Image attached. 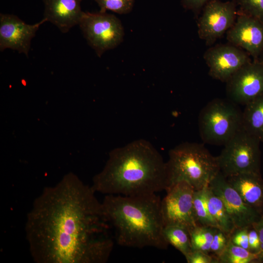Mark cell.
Returning a JSON list of instances; mask_svg holds the SVG:
<instances>
[{
	"instance_id": "6da1fadb",
	"label": "cell",
	"mask_w": 263,
	"mask_h": 263,
	"mask_svg": "<svg viewBox=\"0 0 263 263\" xmlns=\"http://www.w3.org/2000/svg\"><path fill=\"white\" fill-rule=\"evenodd\" d=\"M91 186L69 173L45 187L27 215L26 239L36 263H105L114 238Z\"/></svg>"
},
{
	"instance_id": "7a4b0ae2",
	"label": "cell",
	"mask_w": 263,
	"mask_h": 263,
	"mask_svg": "<svg viewBox=\"0 0 263 263\" xmlns=\"http://www.w3.org/2000/svg\"><path fill=\"white\" fill-rule=\"evenodd\" d=\"M166 186V162L150 142L138 139L110 152L91 187L105 195L131 196L156 193Z\"/></svg>"
},
{
	"instance_id": "3957f363",
	"label": "cell",
	"mask_w": 263,
	"mask_h": 263,
	"mask_svg": "<svg viewBox=\"0 0 263 263\" xmlns=\"http://www.w3.org/2000/svg\"><path fill=\"white\" fill-rule=\"evenodd\" d=\"M161 199L156 193L123 196L106 195L101 202L106 220L121 246L166 249Z\"/></svg>"
},
{
	"instance_id": "277c9868",
	"label": "cell",
	"mask_w": 263,
	"mask_h": 263,
	"mask_svg": "<svg viewBox=\"0 0 263 263\" xmlns=\"http://www.w3.org/2000/svg\"><path fill=\"white\" fill-rule=\"evenodd\" d=\"M166 169L165 190L182 181L195 190L206 188L220 171L216 157L203 144L189 142L181 143L170 150Z\"/></svg>"
},
{
	"instance_id": "5b68a950",
	"label": "cell",
	"mask_w": 263,
	"mask_h": 263,
	"mask_svg": "<svg viewBox=\"0 0 263 263\" xmlns=\"http://www.w3.org/2000/svg\"><path fill=\"white\" fill-rule=\"evenodd\" d=\"M242 113L237 104L229 99L210 101L199 115L202 140L207 144L224 146L242 129Z\"/></svg>"
},
{
	"instance_id": "8992f818",
	"label": "cell",
	"mask_w": 263,
	"mask_h": 263,
	"mask_svg": "<svg viewBox=\"0 0 263 263\" xmlns=\"http://www.w3.org/2000/svg\"><path fill=\"white\" fill-rule=\"evenodd\" d=\"M261 142L242 127L216 157L220 172L225 177L244 173L259 174Z\"/></svg>"
},
{
	"instance_id": "52a82bcc",
	"label": "cell",
	"mask_w": 263,
	"mask_h": 263,
	"mask_svg": "<svg viewBox=\"0 0 263 263\" xmlns=\"http://www.w3.org/2000/svg\"><path fill=\"white\" fill-rule=\"evenodd\" d=\"M78 25L88 43L100 56L123 40L124 30L119 19L106 12H83Z\"/></svg>"
},
{
	"instance_id": "ba28073f",
	"label": "cell",
	"mask_w": 263,
	"mask_h": 263,
	"mask_svg": "<svg viewBox=\"0 0 263 263\" xmlns=\"http://www.w3.org/2000/svg\"><path fill=\"white\" fill-rule=\"evenodd\" d=\"M195 189L186 181L177 182L166 190L161 199V213L165 226L176 225L189 232L198 225L193 204Z\"/></svg>"
},
{
	"instance_id": "9c48e42d",
	"label": "cell",
	"mask_w": 263,
	"mask_h": 263,
	"mask_svg": "<svg viewBox=\"0 0 263 263\" xmlns=\"http://www.w3.org/2000/svg\"><path fill=\"white\" fill-rule=\"evenodd\" d=\"M235 0H210L205 5L198 24L199 37L210 44L228 30L235 21Z\"/></svg>"
},
{
	"instance_id": "30bf717a",
	"label": "cell",
	"mask_w": 263,
	"mask_h": 263,
	"mask_svg": "<svg viewBox=\"0 0 263 263\" xmlns=\"http://www.w3.org/2000/svg\"><path fill=\"white\" fill-rule=\"evenodd\" d=\"M228 99L245 105L263 94V62L250 61L226 82Z\"/></svg>"
},
{
	"instance_id": "8fae6325",
	"label": "cell",
	"mask_w": 263,
	"mask_h": 263,
	"mask_svg": "<svg viewBox=\"0 0 263 263\" xmlns=\"http://www.w3.org/2000/svg\"><path fill=\"white\" fill-rule=\"evenodd\" d=\"M208 187L223 202L236 228L248 227L259 220L257 211L243 201L220 171Z\"/></svg>"
},
{
	"instance_id": "7c38bea8",
	"label": "cell",
	"mask_w": 263,
	"mask_h": 263,
	"mask_svg": "<svg viewBox=\"0 0 263 263\" xmlns=\"http://www.w3.org/2000/svg\"><path fill=\"white\" fill-rule=\"evenodd\" d=\"M47 19L34 24L26 23L13 14H0V50L11 49L28 56L32 39Z\"/></svg>"
},
{
	"instance_id": "4fadbf2b",
	"label": "cell",
	"mask_w": 263,
	"mask_h": 263,
	"mask_svg": "<svg viewBox=\"0 0 263 263\" xmlns=\"http://www.w3.org/2000/svg\"><path fill=\"white\" fill-rule=\"evenodd\" d=\"M213 78L226 82L240 69L250 61L248 55L234 45H223L209 48L204 56Z\"/></svg>"
},
{
	"instance_id": "5bb4252c",
	"label": "cell",
	"mask_w": 263,
	"mask_h": 263,
	"mask_svg": "<svg viewBox=\"0 0 263 263\" xmlns=\"http://www.w3.org/2000/svg\"><path fill=\"white\" fill-rule=\"evenodd\" d=\"M227 38L255 58L263 51V23L240 11L236 21L227 31Z\"/></svg>"
},
{
	"instance_id": "9a60e30c",
	"label": "cell",
	"mask_w": 263,
	"mask_h": 263,
	"mask_svg": "<svg viewBox=\"0 0 263 263\" xmlns=\"http://www.w3.org/2000/svg\"><path fill=\"white\" fill-rule=\"evenodd\" d=\"M82 0H43L44 18L63 33L78 25L83 13Z\"/></svg>"
},
{
	"instance_id": "2e32d148",
	"label": "cell",
	"mask_w": 263,
	"mask_h": 263,
	"mask_svg": "<svg viewBox=\"0 0 263 263\" xmlns=\"http://www.w3.org/2000/svg\"><path fill=\"white\" fill-rule=\"evenodd\" d=\"M225 177L247 205L256 211L263 207V183L259 173H244Z\"/></svg>"
},
{
	"instance_id": "e0dca14e",
	"label": "cell",
	"mask_w": 263,
	"mask_h": 263,
	"mask_svg": "<svg viewBox=\"0 0 263 263\" xmlns=\"http://www.w3.org/2000/svg\"><path fill=\"white\" fill-rule=\"evenodd\" d=\"M242 127L263 142V94L245 105L242 113Z\"/></svg>"
},
{
	"instance_id": "ac0fdd59",
	"label": "cell",
	"mask_w": 263,
	"mask_h": 263,
	"mask_svg": "<svg viewBox=\"0 0 263 263\" xmlns=\"http://www.w3.org/2000/svg\"><path fill=\"white\" fill-rule=\"evenodd\" d=\"M207 205L209 213L218 229L230 237L236 227L221 199L207 187Z\"/></svg>"
},
{
	"instance_id": "d6986e66",
	"label": "cell",
	"mask_w": 263,
	"mask_h": 263,
	"mask_svg": "<svg viewBox=\"0 0 263 263\" xmlns=\"http://www.w3.org/2000/svg\"><path fill=\"white\" fill-rule=\"evenodd\" d=\"M163 235L167 243L185 257L192 250L189 233L186 229L176 225L165 226Z\"/></svg>"
},
{
	"instance_id": "ffe728a7",
	"label": "cell",
	"mask_w": 263,
	"mask_h": 263,
	"mask_svg": "<svg viewBox=\"0 0 263 263\" xmlns=\"http://www.w3.org/2000/svg\"><path fill=\"white\" fill-rule=\"evenodd\" d=\"M216 258L218 263H249L258 259V254L234 244L229 237L225 248Z\"/></svg>"
},
{
	"instance_id": "44dd1931",
	"label": "cell",
	"mask_w": 263,
	"mask_h": 263,
	"mask_svg": "<svg viewBox=\"0 0 263 263\" xmlns=\"http://www.w3.org/2000/svg\"><path fill=\"white\" fill-rule=\"evenodd\" d=\"M207 187L194 190L193 204L196 220L198 225L218 228L208 210L207 199Z\"/></svg>"
},
{
	"instance_id": "7402d4cb",
	"label": "cell",
	"mask_w": 263,
	"mask_h": 263,
	"mask_svg": "<svg viewBox=\"0 0 263 263\" xmlns=\"http://www.w3.org/2000/svg\"><path fill=\"white\" fill-rule=\"evenodd\" d=\"M217 228L198 225L189 232L192 250L208 253L213 236Z\"/></svg>"
},
{
	"instance_id": "603a6c76",
	"label": "cell",
	"mask_w": 263,
	"mask_h": 263,
	"mask_svg": "<svg viewBox=\"0 0 263 263\" xmlns=\"http://www.w3.org/2000/svg\"><path fill=\"white\" fill-rule=\"evenodd\" d=\"M100 8V12L109 10L120 14H127L132 10L134 0H94Z\"/></svg>"
},
{
	"instance_id": "cb8c5ba5",
	"label": "cell",
	"mask_w": 263,
	"mask_h": 263,
	"mask_svg": "<svg viewBox=\"0 0 263 263\" xmlns=\"http://www.w3.org/2000/svg\"><path fill=\"white\" fill-rule=\"evenodd\" d=\"M240 11L253 17L263 23V0H236Z\"/></svg>"
},
{
	"instance_id": "d4e9b609",
	"label": "cell",
	"mask_w": 263,
	"mask_h": 263,
	"mask_svg": "<svg viewBox=\"0 0 263 263\" xmlns=\"http://www.w3.org/2000/svg\"><path fill=\"white\" fill-rule=\"evenodd\" d=\"M229 237L219 229L216 231L210 247V252L213 253L215 257L219 256L225 248Z\"/></svg>"
},
{
	"instance_id": "484cf974",
	"label": "cell",
	"mask_w": 263,
	"mask_h": 263,
	"mask_svg": "<svg viewBox=\"0 0 263 263\" xmlns=\"http://www.w3.org/2000/svg\"><path fill=\"white\" fill-rule=\"evenodd\" d=\"M185 258L188 263H218L216 257L200 250H192Z\"/></svg>"
},
{
	"instance_id": "4316f807",
	"label": "cell",
	"mask_w": 263,
	"mask_h": 263,
	"mask_svg": "<svg viewBox=\"0 0 263 263\" xmlns=\"http://www.w3.org/2000/svg\"><path fill=\"white\" fill-rule=\"evenodd\" d=\"M248 228H236L230 236V239L234 244L249 250Z\"/></svg>"
},
{
	"instance_id": "83f0119b",
	"label": "cell",
	"mask_w": 263,
	"mask_h": 263,
	"mask_svg": "<svg viewBox=\"0 0 263 263\" xmlns=\"http://www.w3.org/2000/svg\"><path fill=\"white\" fill-rule=\"evenodd\" d=\"M248 235L249 251L255 250L258 253L260 248V242L257 231L254 227L249 231L248 228Z\"/></svg>"
},
{
	"instance_id": "f1b7e54d",
	"label": "cell",
	"mask_w": 263,
	"mask_h": 263,
	"mask_svg": "<svg viewBox=\"0 0 263 263\" xmlns=\"http://www.w3.org/2000/svg\"><path fill=\"white\" fill-rule=\"evenodd\" d=\"M183 5L188 9L197 11L210 0H181Z\"/></svg>"
},
{
	"instance_id": "f546056e",
	"label": "cell",
	"mask_w": 263,
	"mask_h": 263,
	"mask_svg": "<svg viewBox=\"0 0 263 263\" xmlns=\"http://www.w3.org/2000/svg\"><path fill=\"white\" fill-rule=\"evenodd\" d=\"M252 226L257 231L260 242V248L258 253V259H263V217L254 223Z\"/></svg>"
},
{
	"instance_id": "4dcf8cb0",
	"label": "cell",
	"mask_w": 263,
	"mask_h": 263,
	"mask_svg": "<svg viewBox=\"0 0 263 263\" xmlns=\"http://www.w3.org/2000/svg\"><path fill=\"white\" fill-rule=\"evenodd\" d=\"M261 55H263V52H262V54H261Z\"/></svg>"
}]
</instances>
